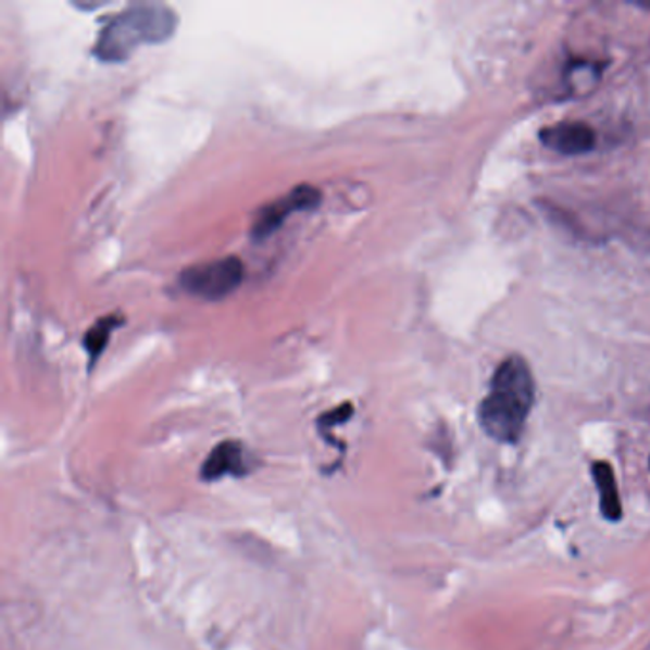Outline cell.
Wrapping results in <instances>:
<instances>
[{"instance_id": "7a4b0ae2", "label": "cell", "mask_w": 650, "mask_h": 650, "mask_svg": "<svg viewBox=\"0 0 650 650\" xmlns=\"http://www.w3.org/2000/svg\"><path fill=\"white\" fill-rule=\"evenodd\" d=\"M178 25L176 12L161 2H136L109 20L96 40L93 55L101 62H124L141 45L171 39Z\"/></svg>"}, {"instance_id": "9c48e42d", "label": "cell", "mask_w": 650, "mask_h": 650, "mask_svg": "<svg viewBox=\"0 0 650 650\" xmlns=\"http://www.w3.org/2000/svg\"><path fill=\"white\" fill-rule=\"evenodd\" d=\"M353 414H355V409H353V404L351 403L340 404L338 409H333V411L326 412L323 416H318V434L323 435L325 439H328V435H330L334 427L346 424L349 418H353Z\"/></svg>"}, {"instance_id": "6da1fadb", "label": "cell", "mask_w": 650, "mask_h": 650, "mask_svg": "<svg viewBox=\"0 0 650 650\" xmlns=\"http://www.w3.org/2000/svg\"><path fill=\"white\" fill-rule=\"evenodd\" d=\"M535 404V378L525 359L513 355L496 368L490 391L479 407L480 427L500 442H515Z\"/></svg>"}, {"instance_id": "277c9868", "label": "cell", "mask_w": 650, "mask_h": 650, "mask_svg": "<svg viewBox=\"0 0 650 650\" xmlns=\"http://www.w3.org/2000/svg\"><path fill=\"white\" fill-rule=\"evenodd\" d=\"M318 202H321V191L317 187L308 186V184L295 187L290 193L265 204L264 209L258 210L250 233L255 240L267 239L270 235L279 229L280 225L285 224V220L290 214L313 210L318 207Z\"/></svg>"}, {"instance_id": "ba28073f", "label": "cell", "mask_w": 650, "mask_h": 650, "mask_svg": "<svg viewBox=\"0 0 650 650\" xmlns=\"http://www.w3.org/2000/svg\"><path fill=\"white\" fill-rule=\"evenodd\" d=\"M124 318L118 315H108V317L100 318L96 325L85 334L86 353L90 357V366H92L98 359H100L103 349L108 348L109 338L113 330H116L118 326L123 325Z\"/></svg>"}, {"instance_id": "5b68a950", "label": "cell", "mask_w": 650, "mask_h": 650, "mask_svg": "<svg viewBox=\"0 0 650 650\" xmlns=\"http://www.w3.org/2000/svg\"><path fill=\"white\" fill-rule=\"evenodd\" d=\"M250 470L252 464L248 462L247 449L242 447V442L227 439L210 450L199 475L204 483H216L224 477H247Z\"/></svg>"}, {"instance_id": "3957f363", "label": "cell", "mask_w": 650, "mask_h": 650, "mask_svg": "<svg viewBox=\"0 0 650 650\" xmlns=\"http://www.w3.org/2000/svg\"><path fill=\"white\" fill-rule=\"evenodd\" d=\"M245 279V265L239 258L229 255L207 264L193 265L179 275V285L187 295L209 302L224 300L235 292Z\"/></svg>"}, {"instance_id": "52a82bcc", "label": "cell", "mask_w": 650, "mask_h": 650, "mask_svg": "<svg viewBox=\"0 0 650 650\" xmlns=\"http://www.w3.org/2000/svg\"><path fill=\"white\" fill-rule=\"evenodd\" d=\"M593 479H596L597 490H599V502H601V513L609 521H618L622 517V502H620L618 485L614 477L609 462H596L593 465Z\"/></svg>"}, {"instance_id": "30bf717a", "label": "cell", "mask_w": 650, "mask_h": 650, "mask_svg": "<svg viewBox=\"0 0 650 650\" xmlns=\"http://www.w3.org/2000/svg\"><path fill=\"white\" fill-rule=\"evenodd\" d=\"M502 510L496 502H485L480 505V517L485 518L487 523H495L496 518H500Z\"/></svg>"}, {"instance_id": "8992f818", "label": "cell", "mask_w": 650, "mask_h": 650, "mask_svg": "<svg viewBox=\"0 0 650 650\" xmlns=\"http://www.w3.org/2000/svg\"><path fill=\"white\" fill-rule=\"evenodd\" d=\"M540 140L561 155H584L596 148L597 136L588 124L558 123L546 126Z\"/></svg>"}]
</instances>
